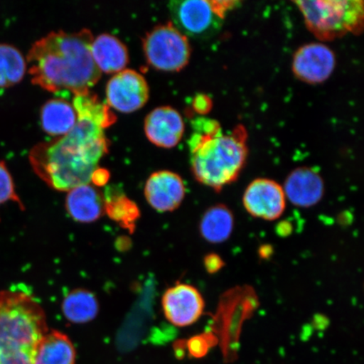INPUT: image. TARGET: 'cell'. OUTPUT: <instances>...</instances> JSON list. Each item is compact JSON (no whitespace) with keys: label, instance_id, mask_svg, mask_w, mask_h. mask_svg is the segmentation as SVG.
I'll return each instance as SVG.
<instances>
[{"label":"cell","instance_id":"obj_22","mask_svg":"<svg viewBox=\"0 0 364 364\" xmlns=\"http://www.w3.org/2000/svg\"><path fill=\"white\" fill-rule=\"evenodd\" d=\"M26 61L16 48L0 44V88H10L24 78Z\"/></svg>","mask_w":364,"mask_h":364},{"label":"cell","instance_id":"obj_14","mask_svg":"<svg viewBox=\"0 0 364 364\" xmlns=\"http://www.w3.org/2000/svg\"><path fill=\"white\" fill-rule=\"evenodd\" d=\"M283 188L287 200L296 207L304 208L320 203L325 193L322 177L308 167H300L291 172Z\"/></svg>","mask_w":364,"mask_h":364},{"label":"cell","instance_id":"obj_13","mask_svg":"<svg viewBox=\"0 0 364 364\" xmlns=\"http://www.w3.org/2000/svg\"><path fill=\"white\" fill-rule=\"evenodd\" d=\"M144 132L149 142L157 147L174 148L185 133L183 118L171 107L156 108L145 118Z\"/></svg>","mask_w":364,"mask_h":364},{"label":"cell","instance_id":"obj_19","mask_svg":"<svg viewBox=\"0 0 364 364\" xmlns=\"http://www.w3.org/2000/svg\"><path fill=\"white\" fill-rule=\"evenodd\" d=\"M235 228V217L225 205L218 204L203 213L199 230L202 237L211 244H220L229 240Z\"/></svg>","mask_w":364,"mask_h":364},{"label":"cell","instance_id":"obj_20","mask_svg":"<svg viewBox=\"0 0 364 364\" xmlns=\"http://www.w3.org/2000/svg\"><path fill=\"white\" fill-rule=\"evenodd\" d=\"M62 309L68 321L75 324H84L97 316L99 304L95 296L90 291L76 289L63 299Z\"/></svg>","mask_w":364,"mask_h":364},{"label":"cell","instance_id":"obj_17","mask_svg":"<svg viewBox=\"0 0 364 364\" xmlns=\"http://www.w3.org/2000/svg\"><path fill=\"white\" fill-rule=\"evenodd\" d=\"M76 351L67 335L48 331L36 345L33 364H75Z\"/></svg>","mask_w":364,"mask_h":364},{"label":"cell","instance_id":"obj_26","mask_svg":"<svg viewBox=\"0 0 364 364\" xmlns=\"http://www.w3.org/2000/svg\"><path fill=\"white\" fill-rule=\"evenodd\" d=\"M222 266L223 262L216 255H210L205 259V267L209 272H215L220 270Z\"/></svg>","mask_w":364,"mask_h":364},{"label":"cell","instance_id":"obj_5","mask_svg":"<svg viewBox=\"0 0 364 364\" xmlns=\"http://www.w3.org/2000/svg\"><path fill=\"white\" fill-rule=\"evenodd\" d=\"M308 30L321 41H333L363 29L362 0L295 1Z\"/></svg>","mask_w":364,"mask_h":364},{"label":"cell","instance_id":"obj_18","mask_svg":"<svg viewBox=\"0 0 364 364\" xmlns=\"http://www.w3.org/2000/svg\"><path fill=\"white\" fill-rule=\"evenodd\" d=\"M41 126L50 136H65L77 122V113L73 104L63 99H53L41 109Z\"/></svg>","mask_w":364,"mask_h":364},{"label":"cell","instance_id":"obj_10","mask_svg":"<svg viewBox=\"0 0 364 364\" xmlns=\"http://www.w3.org/2000/svg\"><path fill=\"white\" fill-rule=\"evenodd\" d=\"M336 65L335 53L328 46L313 43L304 45L296 51L292 70L300 81L318 85L330 78Z\"/></svg>","mask_w":364,"mask_h":364},{"label":"cell","instance_id":"obj_2","mask_svg":"<svg viewBox=\"0 0 364 364\" xmlns=\"http://www.w3.org/2000/svg\"><path fill=\"white\" fill-rule=\"evenodd\" d=\"M93 40L91 31L83 29L53 31L36 41L27 56L33 84L53 93H90L102 76L91 55Z\"/></svg>","mask_w":364,"mask_h":364},{"label":"cell","instance_id":"obj_15","mask_svg":"<svg viewBox=\"0 0 364 364\" xmlns=\"http://www.w3.org/2000/svg\"><path fill=\"white\" fill-rule=\"evenodd\" d=\"M68 215L76 222L92 223L104 212V197L97 186L81 185L68 191L66 198Z\"/></svg>","mask_w":364,"mask_h":364},{"label":"cell","instance_id":"obj_9","mask_svg":"<svg viewBox=\"0 0 364 364\" xmlns=\"http://www.w3.org/2000/svg\"><path fill=\"white\" fill-rule=\"evenodd\" d=\"M287 199L277 181L258 178L250 182L243 195L245 210L252 217L273 221L284 215Z\"/></svg>","mask_w":364,"mask_h":364},{"label":"cell","instance_id":"obj_24","mask_svg":"<svg viewBox=\"0 0 364 364\" xmlns=\"http://www.w3.org/2000/svg\"><path fill=\"white\" fill-rule=\"evenodd\" d=\"M193 107L200 115H205L212 110V100L207 95H198L193 100Z\"/></svg>","mask_w":364,"mask_h":364},{"label":"cell","instance_id":"obj_21","mask_svg":"<svg viewBox=\"0 0 364 364\" xmlns=\"http://www.w3.org/2000/svg\"><path fill=\"white\" fill-rule=\"evenodd\" d=\"M104 212L131 233L135 230L136 222L140 217L138 205L122 193H109L104 198Z\"/></svg>","mask_w":364,"mask_h":364},{"label":"cell","instance_id":"obj_25","mask_svg":"<svg viewBox=\"0 0 364 364\" xmlns=\"http://www.w3.org/2000/svg\"><path fill=\"white\" fill-rule=\"evenodd\" d=\"M110 179V174H109V171L106 169H101V168H98L97 170H95L93 173L92 176H91L90 181H92L95 186H103L106 185Z\"/></svg>","mask_w":364,"mask_h":364},{"label":"cell","instance_id":"obj_12","mask_svg":"<svg viewBox=\"0 0 364 364\" xmlns=\"http://www.w3.org/2000/svg\"><path fill=\"white\" fill-rule=\"evenodd\" d=\"M144 195L150 206L156 210L162 213L174 211L185 198L184 181L175 172H154L145 184Z\"/></svg>","mask_w":364,"mask_h":364},{"label":"cell","instance_id":"obj_4","mask_svg":"<svg viewBox=\"0 0 364 364\" xmlns=\"http://www.w3.org/2000/svg\"><path fill=\"white\" fill-rule=\"evenodd\" d=\"M48 331L44 311L33 296L0 292V364H33L36 345Z\"/></svg>","mask_w":364,"mask_h":364},{"label":"cell","instance_id":"obj_1","mask_svg":"<svg viewBox=\"0 0 364 364\" xmlns=\"http://www.w3.org/2000/svg\"><path fill=\"white\" fill-rule=\"evenodd\" d=\"M73 106L77 122L70 133L36 144L29 154L36 174L60 192L90 183L99 162L109 151L105 129L117 119L107 105L90 92L75 97Z\"/></svg>","mask_w":364,"mask_h":364},{"label":"cell","instance_id":"obj_23","mask_svg":"<svg viewBox=\"0 0 364 364\" xmlns=\"http://www.w3.org/2000/svg\"><path fill=\"white\" fill-rule=\"evenodd\" d=\"M8 202L16 203L24 209L19 196L16 193L15 183L6 164L0 162V206Z\"/></svg>","mask_w":364,"mask_h":364},{"label":"cell","instance_id":"obj_16","mask_svg":"<svg viewBox=\"0 0 364 364\" xmlns=\"http://www.w3.org/2000/svg\"><path fill=\"white\" fill-rule=\"evenodd\" d=\"M91 55L100 72L117 74L125 70L129 63L126 45L111 34L104 33L94 38L91 44Z\"/></svg>","mask_w":364,"mask_h":364},{"label":"cell","instance_id":"obj_8","mask_svg":"<svg viewBox=\"0 0 364 364\" xmlns=\"http://www.w3.org/2000/svg\"><path fill=\"white\" fill-rule=\"evenodd\" d=\"M106 95L109 107L122 113H132L148 102L149 88L146 80L139 72L124 70L108 81Z\"/></svg>","mask_w":364,"mask_h":364},{"label":"cell","instance_id":"obj_11","mask_svg":"<svg viewBox=\"0 0 364 364\" xmlns=\"http://www.w3.org/2000/svg\"><path fill=\"white\" fill-rule=\"evenodd\" d=\"M162 307L167 321L178 327L192 326L203 316L205 302L197 288L177 284L166 291Z\"/></svg>","mask_w":364,"mask_h":364},{"label":"cell","instance_id":"obj_3","mask_svg":"<svg viewBox=\"0 0 364 364\" xmlns=\"http://www.w3.org/2000/svg\"><path fill=\"white\" fill-rule=\"evenodd\" d=\"M193 130L188 145L195 179L216 192L237 180L248 156L245 127L225 134L220 122L203 117L193 122Z\"/></svg>","mask_w":364,"mask_h":364},{"label":"cell","instance_id":"obj_7","mask_svg":"<svg viewBox=\"0 0 364 364\" xmlns=\"http://www.w3.org/2000/svg\"><path fill=\"white\" fill-rule=\"evenodd\" d=\"M143 49L149 65L165 72L183 70L192 55L188 38L172 22L150 31L143 40Z\"/></svg>","mask_w":364,"mask_h":364},{"label":"cell","instance_id":"obj_6","mask_svg":"<svg viewBox=\"0 0 364 364\" xmlns=\"http://www.w3.org/2000/svg\"><path fill=\"white\" fill-rule=\"evenodd\" d=\"M228 0H186L168 6L172 24L186 38H206L220 30L228 12L237 6Z\"/></svg>","mask_w":364,"mask_h":364}]
</instances>
